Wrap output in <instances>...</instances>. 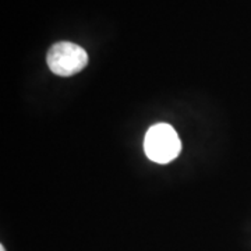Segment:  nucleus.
I'll list each match as a JSON object with an SVG mask.
<instances>
[{
  "mask_svg": "<svg viewBox=\"0 0 251 251\" xmlns=\"http://www.w3.org/2000/svg\"><path fill=\"white\" fill-rule=\"evenodd\" d=\"M144 151L150 161L169 163L179 156L181 141L176 130L168 123L151 126L144 138Z\"/></svg>",
  "mask_w": 251,
  "mask_h": 251,
  "instance_id": "nucleus-1",
  "label": "nucleus"
},
{
  "mask_svg": "<svg viewBox=\"0 0 251 251\" xmlns=\"http://www.w3.org/2000/svg\"><path fill=\"white\" fill-rule=\"evenodd\" d=\"M49 70L59 77H72L82 72L88 64V53L84 48L73 42H57L46 54Z\"/></svg>",
  "mask_w": 251,
  "mask_h": 251,
  "instance_id": "nucleus-2",
  "label": "nucleus"
},
{
  "mask_svg": "<svg viewBox=\"0 0 251 251\" xmlns=\"http://www.w3.org/2000/svg\"><path fill=\"white\" fill-rule=\"evenodd\" d=\"M0 251H6V250H4V247H3V246H0Z\"/></svg>",
  "mask_w": 251,
  "mask_h": 251,
  "instance_id": "nucleus-3",
  "label": "nucleus"
}]
</instances>
